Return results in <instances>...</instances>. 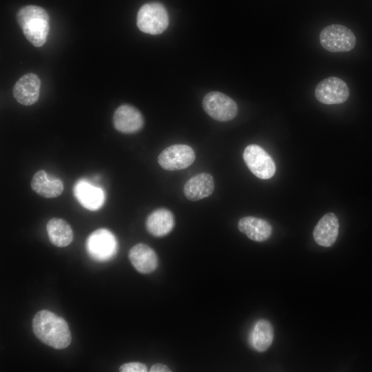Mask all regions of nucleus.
I'll return each mask as SVG.
<instances>
[{"instance_id": "nucleus-1", "label": "nucleus", "mask_w": 372, "mask_h": 372, "mask_svg": "<svg viewBox=\"0 0 372 372\" xmlns=\"http://www.w3.org/2000/svg\"><path fill=\"white\" fill-rule=\"evenodd\" d=\"M35 336L43 343L56 349L68 347L72 336L66 321L48 310H41L32 322Z\"/></svg>"}, {"instance_id": "nucleus-2", "label": "nucleus", "mask_w": 372, "mask_h": 372, "mask_svg": "<svg viewBox=\"0 0 372 372\" xmlns=\"http://www.w3.org/2000/svg\"><path fill=\"white\" fill-rule=\"evenodd\" d=\"M17 20L26 39L35 47L42 46L49 32V15L41 7L29 5L21 8Z\"/></svg>"}, {"instance_id": "nucleus-3", "label": "nucleus", "mask_w": 372, "mask_h": 372, "mask_svg": "<svg viewBox=\"0 0 372 372\" xmlns=\"http://www.w3.org/2000/svg\"><path fill=\"white\" fill-rule=\"evenodd\" d=\"M136 24L139 30L149 34L163 32L169 25V16L165 6L159 2L143 5L137 13Z\"/></svg>"}, {"instance_id": "nucleus-4", "label": "nucleus", "mask_w": 372, "mask_h": 372, "mask_svg": "<svg viewBox=\"0 0 372 372\" xmlns=\"http://www.w3.org/2000/svg\"><path fill=\"white\" fill-rule=\"evenodd\" d=\"M85 248L93 260L106 262L116 254L118 244L114 235L109 229L100 228L89 235Z\"/></svg>"}, {"instance_id": "nucleus-5", "label": "nucleus", "mask_w": 372, "mask_h": 372, "mask_svg": "<svg viewBox=\"0 0 372 372\" xmlns=\"http://www.w3.org/2000/svg\"><path fill=\"white\" fill-rule=\"evenodd\" d=\"M322 46L332 52H344L351 50L355 45L356 39L348 28L339 24L325 27L320 33Z\"/></svg>"}, {"instance_id": "nucleus-6", "label": "nucleus", "mask_w": 372, "mask_h": 372, "mask_svg": "<svg viewBox=\"0 0 372 372\" xmlns=\"http://www.w3.org/2000/svg\"><path fill=\"white\" fill-rule=\"evenodd\" d=\"M203 107L208 115L218 121H230L238 113L236 103L220 92L207 93L203 98Z\"/></svg>"}, {"instance_id": "nucleus-7", "label": "nucleus", "mask_w": 372, "mask_h": 372, "mask_svg": "<svg viewBox=\"0 0 372 372\" xmlns=\"http://www.w3.org/2000/svg\"><path fill=\"white\" fill-rule=\"evenodd\" d=\"M244 161L249 169L260 179L271 178L276 172V165L269 154L259 145L247 146L243 152Z\"/></svg>"}, {"instance_id": "nucleus-8", "label": "nucleus", "mask_w": 372, "mask_h": 372, "mask_svg": "<svg viewBox=\"0 0 372 372\" xmlns=\"http://www.w3.org/2000/svg\"><path fill=\"white\" fill-rule=\"evenodd\" d=\"M196 155L189 145L176 144L167 147L158 156V162L166 170L187 168L194 161Z\"/></svg>"}, {"instance_id": "nucleus-9", "label": "nucleus", "mask_w": 372, "mask_h": 372, "mask_svg": "<svg viewBox=\"0 0 372 372\" xmlns=\"http://www.w3.org/2000/svg\"><path fill=\"white\" fill-rule=\"evenodd\" d=\"M315 96L322 103L339 104L348 99L349 90L344 81L338 77L331 76L318 84L315 90Z\"/></svg>"}, {"instance_id": "nucleus-10", "label": "nucleus", "mask_w": 372, "mask_h": 372, "mask_svg": "<svg viewBox=\"0 0 372 372\" xmlns=\"http://www.w3.org/2000/svg\"><path fill=\"white\" fill-rule=\"evenodd\" d=\"M144 120L140 111L135 107L124 104L115 110L113 115L114 128L124 134H133L141 130Z\"/></svg>"}, {"instance_id": "nucleus-11", "label": "nucleus", "mask_w": 372, "mask_h": 372, "mask_svg": "<svg viewBox=\"0 0 372 372\" xmlns=\"http://www.w3.org/2000/svg\"><path fill=\"white\" fill-rule=\"evenodd\" d=\"M41 81L38 76L28 73L22 76L14 84L13 95L18 103L23 105L35 103L39 97Z\"/></svg>"}, {"instance_id": "nucleus-12", "label": "nucleus", "mask_w": 372, "mask_h": 372, "mask_svg": "<svg viewBox=\"0 0 372 372\" xmlns=\"http://www.w3.org/2000/svg\"><path fill=\"white\" fill-rule=\"evenodd\" d=\"M74 195L79 203L87 209L96 211L103 205L105 195L102 189L85 180H79L74 186Z\"/></svg>"}, {"instance_id": "nucleus-13", "label": "nucleus", "mask_w": 372, "mask_h": 372, "mask_svg": "<svg viewBox=\"0 0 372 372\" xmlns=\"http://www.w3.org/2000/svg\"><path fill=\"white\" fill-rule=\"evenodd\" d=\"M128 257L133 267L143 274L153 272L158 267V257L156 252L144 243H138L132 247L129 251Z\"/></svg>"}, {"instance_id": "nucleus-14", "label": "nucleus", "mask_w": 372, "mask_h": 372, "mask_svg": "<svg viewBox=\"0 0 372 372\" xmlns=\"http://www.w3.org/2000/svg\"><path fill=\"white\" fill-rule=\"evenodd\" d=\"M339 230V222L333 213L324 214L314 227L313 236L316 242L322 247H330L335 242Z\"/></svg>"}, {"instance_id": "nucleus-15", "label": "nucleus", "mask_w": 372, "mask_h": 372, "mask_svg": "<svg viewBox=\"0 0 372 372\" xmlns=\"http://www.w3.org/2000/svg\"><path fill=\"white\" fill-rule=\"evenodd\" d=\"M214 189V182L211 175L200 173L187 181L183 187V192L188 200L196 201L210 196Z\"/></svg>"}, {"instance_id": "nucleus-16", "label": "nucleus", "mask_w": 372, "mask_h": 372, "mask_svg": "<svg viewBox=\"0 0 372 372\" xmlns=\"http://www.w3.org/2000/svg\"><path fill=\"white\" fill-rule=\"evenodd\" d=\"M145 226L147 231L155 237L168 234L174 227L172 213L165 208L153 211L147 218Z\"/></svg>"}, {"instance_id": "nucleus-17", "label": "nucleus", "mask_w": 372, "mask_h": 372, "mask_svg": "<svg viewBox=\"0 0 372 372\" xmlns=\"http://www.w3.org/2000/svg\"><path fill=\"white\" fill-rule=\"evenodd\" d=\"M238 228L249 239L256 242L267 240L272 232V227L267 221L254 216L240 218L238 223Z\"/></svg>"}, {"instance_id": "nucleus-18", "label": "nucleus", "mask_w": 372, "mask_h": 372, "mask_svg": "<svg viewBox=\"0 0 372 372\" xmlns=\"http://www.w3.org/2000/svg\"><path fill=\"white\" fill-rule=\"evenodd\" d=\"M30 185L34 192L48 198L60 196L64 189L63 183L59 178H49L42 169L34 174Z\"/></svg>"}, {"instance_id": "nucleus-19", "label": "nucleus", "mask_w": 372, "mask_h": 372, "mask_svg": "<svg viewBox=\"0 0 372 372\" xmlns=\"http://www.w3.org/2000/svg\"><path fill=\"white\" fill-rule=\"evenodd\" d=\"M46 229L50 242L56 247H66L73 240L72 229L63 219L51 218L46 225Z\"/></svg>"}, {"instance_id": "nucleus-20", "label": "nucleus", "mask_w": 372, "mask_h": 372, "mask_svg": "<svg viewBox=\"0 0 372 372\" xmlns=\"http://www.w3.org/2000/svg\"><path fill=\"white\" fill-rule=\"evenodd\" d=\"M273 340V329L266 320L256 322L250 335V342L254 349L259 352L265 351Z\"/></svg>"}, {"instance_id": "nucleus-21", "label": "nucleus", "mask_w": 372, "mask_h": 372, "mask_svg": "<svg viewBox=\"0 0 372 372\" xmlns=\"http://www.w3.org/2000/svg\"><path fill=\"white\" fill-rule=\"evenodd\" d=\"M119 371L121 372H146L147 368L143 363L133 362L122 364Z\"/></svg>"}, {"instance_id": "nucleus-22", "label": "nucleus", "mask_w": 372, "mask_h": 372, "mask_svg": "<svg viewBox=\"0 0 372 372\" xmlns=\"http://www.w3.org/2000/svg\"><path fill=\"white\" fill-rule=\"evenodd\" d=\"M150 372H168L171 370L165 364H155L152 365L149 369Z\"/></svg>"}]
</instances>
